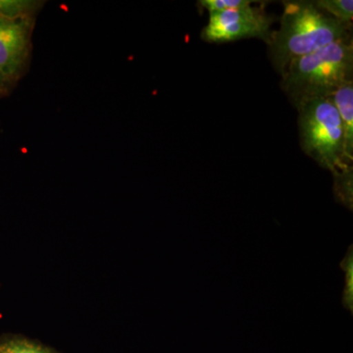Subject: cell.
I'll return each instance as SVG.
<instances>
[{
    "label": "cell",
    "mask_w": 353,
    "mask_h": 353,
    "mask_svg": "<svg viewBox=\"0 0 353 353\" xmlns=\"http://www.w3.org/2000/svg\"><path fill=\"white\" fill-rule=\"evenodd\" d=\"M280 28L272 32L269 54L274 68L282 75L296 58L341 41L352 39V25L343 24L318 8L314 1L283 2Z\"/></svg>",
    "instance_id": "cell-1"
},
{
    "label": "cell",
    "mask_w": 353,
    "mask_h": 353,
    "mask_svg": "<svg viewBox=\"0 0 353 353\" xmlns=\"http://www.w3.org/2000/svg\"><path fill=\"white\" fill-rule=\"evenodd\" d=\"M353 44L336 41L296 58L282 74V88L296 108L314 99L330 97L352 82Z\"/></svg>",
    "instance_id": "cell-2"
},
{
    "label": "cell",
    "mask_w": 353,
    "mask_h": 353,
    "mask_svg": "<svg viewBox=\"0 0 353 353\" xmlns=\"http://www.w3.org/2000/svg\"><path fill=\"white\" fill-rule=\"evenodd\" d=\"M303 152L334 176L350 170L345 157L340 115L330 97L311 99L297 106Z\"/></svg>",
    "instance_id": "cell-3"
},
{
    "label": "cell",
    "mask_w": 353,
    "mask_h": 353,
    "mask_svg": "<svg viewBox=\"0 0 353 353\" xmlns=\"http://www.w3.org/2000/svg\"><path fill=\"white\" fill-rule=\"evenodd\" d=\"M256 3V2H255ZM253 4V3H252ZM209 13L208 24L201 37L206 43H225L256 38L268 43L273 20L265 12L263 4Z\"/></svg>",
    "instance_id": "cell-4"
},
{
    "label": "cell",
    "mask_w": 353,
    "mask_h": 353,
    "mask_svg": "<svg viewBox=\"0 0 353 353\" xmlns=\"http://www.w3.org/2000/svg\"><path fill=\"white\" fill-rule=\"evenodd\" d=\"M34 23L36 18L10 19L0 15V71L13 83L29 69Z\"/></svg>",
    "instance_id": "cell-5"
},
{
    "label": "cell",
    "mask_w": 353,
    "mask_h": 353,
    "mask_svg": "<svg viewBox=\"0 0 353 353\" xmlns=\"http://www.w3.org/2000/svg\"><path fill=\"white\" fill-rule=\"evenodd\" d=\"M332 99L341 121L345 143V157L352 163L353 160V83L341 85L333 94Z\"/></svg>",
    "instance_id": "cell-6"
},
{
    "label": "cell",
    "mask_w": 353,
    "mask_h": 353,
    "mask_svg": "<svg viewBox=\"0 0 353 353\" xmlns=\"http://www.w3.org/2000/svg\"><path fill=\"white\" fill-rule=\"evenodd\" d=\"M44 3L39 0H0V15L10 19L36 18Z\"/></svg>",
    "instance_id": "cell-7"
},
{
    "label": "cell",
    "mask_w": 353,
    "mask_h": 353,
    "mask_svg": "<svg viewBox=\"0 0 353 353\" xmlns=\"http://www.w3.org/2000/svg\"><path fill=\"white\" fill-rule=\"evenodd\" d=\"M316 6L325 13L343 24L352 25L353 18L352 0H318Z\"/></svg>",
    "instance_id": "cell-8"
},
{
    "label": "cell",
    "mask_w": 353,
    "mask_h": 353,
    "mask_svg": "<svg viewBox=\"0 0 353 353\" xmlns=\"http://www.w3.org/2000/svg\"><path fill=\"white\" fill-rule=\"evenodd\" d=\"M0 353H55L50 348L23 338H8L0 341Z\"/></svg>",
    "instance_id": "cell-9"
},
{
    "label": "cell",
    "mask_w": 353,
    "mask_h": 353,
    "mask_svg": "<svg viewBox=\"0 0 353 353\" xmlns=\"http://www.w3.org/2000/svg\"><path fill=\"white\" fill-rule=\"evenodd\" d=\"M253 0H201L199 6L206 9L209 13L215 11L230 10V9L241 8L255 3Z\"/></svg>",
    "instance_id": "cell-10"
},
{
    "label": "cell",
    "mask_w": 353,
    "mask_h": 353,
    "mask_svg": "<svg viewBox=\"0 0 353 353\" xmlns=\"http://www.w3.org/2000/svg\"><path fill=\"white\" fill-rule=\"evenodd\" d=\"M14 83L0 71V97L8 94Z\"/></svg>",
    "instance_id": "cell-11"
}]
</instances>
